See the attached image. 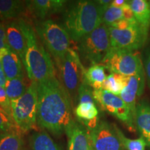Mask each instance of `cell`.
<instances>
[{
  "label": "cell",
  "mask_w": 150,
  "mask_h": 150,
  "mask_svg": "<svg viewBox=\"0 0 150 150\" xmlns=\"http://www.w3.org/2000/svg\"><path fill=\"white\" fill-rule=\"evenodd\" d=\"M29 150H62L45 131H38L29 138Z\"/></svg>",
  "instance_id": "obj_18"
},
{
  "label": "cell",
  "mask_w": 150,
  "mask_h": 150,
  "mask_svg": "<svg viewBox=\"0 0 150 150\" xmlns=\"http://www.w3.org/2000/svg\"><path fill=\"white\" fill-rule=\"evenodd\" d=\"M0 150H24V142L21 134H0Z\"/></svg>",
  "instance_id": "obj_24"
},
{
  "label": "cell",
  "mask_w": 150,
  "mask_h": 150,
  "mask_svg": "<svg viewBox=\"0 0 150 150\" xmlns=\"http://www.w3.org/2000/svg\"><path fill=\"white\" fill-rule=\"evenodd\" d=\"M25 2L19 0H0V18H17L26 11Z\"/></svg>",
  "instance_id": "obj_21"
},
{
  "label": "cell",
  "mask_w": 150,
  "mask_h": 150,
  "mask_svg": "<svg viewBox=\"0 0 150 150\" xmlns=\"http://www.w3.org/2000/svg\"><path fill=\"white\" fill-rule=\"evenodd\" d=\"M0 108L3 109L6 112L11 115V100L9 99L8 95L6 93L5 88L0 86Z\"/></svg>",
  "instance_id": "obj_30"
},
{
  "label": "cell",
  "mask_w": 150,
  "mask_h": 150,
  "mask_svg": "<svg viewBox=\"0 0 150 150\" xmlns=\"http://www.w3.org/2000/svg\"><path fill=\"white\" fill-rule=\"evenodd\" d=\"M137 22L136 20H132V21H129V20H127L123 19V20H120V21L116 22L115 23H113L112 25H110V27H112V28H115V29H120V30H123V29H128L132 26L133 24Z\"/></svg>",
  "instance_id": "obj_31"
},
{
  "label": "cell",
  "mask_w": 150,
  "mask_h": 150,
  "mask_svg": "<svg viewBox=\"0 0 150 150\" xmlns=\"http://www.w3.org/2000/svg\"><path fill=\"white\" fill-rule=\"evenodd\" d=\"M100 65L104 66L110 72L126 76H136L145 73L141 55L138 51L110 48Z\"/></svg>",
  "instance_id": "obj_7"
},
{
  "label": "cell",
  "mask_w": 150,
  "mask_h": 150,
  "mask_svg": "<svg viewBox=\"0 0 150 150\" xmlns=\"http://www.w3.org/2000/svg\"><path fill=\"white\" fill-rule=\"evenodd\" d=\"M6 47H8V45L6 41L5 24L0 22V50Z\"/></svg>",
  "instance_id": "obj_32"
},
{
  "label": "cell",
  "mask_w": 150,
  "mask_h": 150,
  "mask_svg": "<svg viewBox=\"0 0 150 150\" xmlns=\"http://www.w3.org/2000/svg\"><path fill=\"white\" fill-rule=\"evenodd\" d=\"M57 65L60 67L63 86L71 98H77L79 88L83 82L86 70L82 65L79 54L70 48Z\"/></svg>",
  "instance_id": "obj_8"
},
{
  "label": "cell",
  "mask_w": 150,
  "mask_h": 150,
  "mask_svg": "<svg viewBox=\"0 0 150 150\" xmlns=\"http://www.w3.org/2000/svg\"><path fill=\"white\" fill-rule=\"evenodd\" d=\"M108 31L111 49L130 51H137L145 45L149 33V30L138 22L123 30L108 27Z\"/></svg>",
  "instance_id": "obj_9"
},
{
  "label": "cell",
  "mask_w": 150,
  "mask_h": 150,
  "mask_svg": "<svg viewBox=\"0 0 150 150\" xmlns=\"http://www.w3.org/2000/svg\"><path fill=\"white\" fill-rule=\"evenodd\" d=\"M18 23L27 40V52L24 66L31 81H42L55 76L54 62L46 48L37 38L31 24L22 18Z\"/></svg>",
  "instance_id": "obj_3"
},
{
  "label": "cell",
  "mask_w": 150,
  "mask_h": 150,
  "mask_svg": "<svg viewBox=\"0 0 150 150\" xmlns=\"http://www.w3.org/2000/svg\"><path fill=\"white\" fill-rule=\"evenodd\" d=\"M3 133H18L22 131L17 126L13 117L0 108V134Z\"/></svg>",
  "instance_id": "obj_28"
},
{
  "label": "cell",
  "mask_w": 150,
  "mask_h": 150,
  "mask_svg": "<svg viewBox=\"0 0 150 150\" xmlns=\"http://www.w3.org/2000/svg\"><path fill=\"white\" fill-rule=\"evenodd\" d=\"M91 150H93V148H91Z\"/></svg>",
  "instance_id": "obj_37"
},
{
  "label": "cell",
  "mask_w": 150,
  "mask_h": 150,
  "mask_svg": "<svg viewBox=\"0 0 150 150\" xmlns=\"http://www.w3.org/2000/svg\"><path fill=\"white\" fill-rule=\"evenodd\" d=\"M37 123L52 134L66 133L74 123L71 98L56 76L37 83Z\"/></svg>",
  "instance_id": "obj_1"
},
{
  "label": "cell",
  "mask_w": 150,
  "mask_h": 150,
  "mask_svg": "<svg viewBox=\"0 0 150 150\" xmlns=\"http://www.w3.org/2000/svg\"><path fill=\"white\" fill-rule=\"evenodd\" d=\"M5 27L7 44L13 51L20 56L22 64L24 65L27 52V40L18 20L7 22Z\"/></svg>",
  "instance_id": "obj_13"
},
{
  "label": "cell",
  "mask_w": 150,
  "mask_h": 150,
  "mask_svg": "<svg viewBox=\"0 0 150 150\" xmlns=\"http://www.w3.org/2000/svg\"><path fill=\"white\" fill-rule=\"evenodd\" d=\"M93 90L91 86L86 84L84 82H82L79 86L78 91V104L80 103H93L96 104L94 100L93 95Z\"/></svg>",
  "instance_id": "obj_29"
},
{
  "label": "cell",
  "mask_w": 150,
  "mask_h": 150,
  "mask_svg": "<svg viewBox=\"0 0 150 150\" xmlns=\"http://www.w3.org/2000/svg\"><path fill=\"white\" fill-rule=\"evenodd\" d=\"M7 79L6 77L5 73L4 72L2 66H1V63H0V86L2 88H4L6 86V83Z\"/></svg>",
  "instance_id": "obj_35"
},
{
  "label": "cell",
  "mask_w": 150,
  "mask_h": 150,
  "mask_svg": "<svg viewBox=\"0 0 150 150\" xmlns=\"http://www.w3.org/2000/svg\"><path fill=\"white\" fill-rule=\"evenodd\" d=\"M124 19L122 9L108 5L106 6L102 16V23L107 27H110L116 22Z\"/></svg>",
  "instance_id": "obj_27"
},
{
  "label": "cell",
  "mask_w": 150,
  "mask_h": 150,
  "mask_svg": "<svg viewBox=\"0 0 150 150\" xmlns=\"http://www.w3.org/2000/svg\"><path fill=\"white\" fill-rule=\"evenodd\" d=\"M35 27L42 43L59 63L70 49V35L62 25L52 20L38 21Z\"/></svg>",
  "instance_id": "obj_4"
},
{
  "label": "cell",
  "mask_w": 150,
  "mask_h": 150,
  "mask_svg": "<svg viewBox=\"0 0 150 150\" xmlns=\"http://www.w3.org/2000/svg\"><path fill=\"white\" fill-rule=\"evenodd\" d=\"M145 89V73L129 76L128 83L120 97L127 104L134 118L136 112V97L140 96Z\"/></svg>",
  "instance_id": "obj_14"
},
{
  "label": "cell",
  "mask_w": 150,
  "mask_h": 150,
  "mask_svg": "<svg viewBox=\"0 0 150 150\" xmlns=\"http://www.w3.org/2000/svg\"><path fill=\"white\" fill-rule=\"evenodd\" d=\"M113 126L124 148L127 150H145L147 144L142 138L137 139H129L124 135L122 131L116 125H113Z\"/></svg>",
  "instance_id": "obj_26"
},
{
  "label": "cell",
  "mask_w": 150,
  "mask_h": 150,
  "mask_svg": "<svg viewBox=\"0 0 150 150\" xmlns=\"http://www.w3.org/2000/svg\"><path fill=\"white\" fill-rule=\"evenodd\" d=\"M74 115L78 120L82 123L93 120L98 117L99 111L96 104L93 103H80L74 108Z\"/></svg>",
  "instance_id": "obj_23"
},
{
  "label": "cell",
  "mask_w": 150,
  "mask_h": 150,
  "mask_svg": "<svg viewBox=\"0 0 150 150\" xmlns=\"http://www.w3.org/2000/svg\"><path fill=\"white\" fill-rule=\"evenodd\" d=\"M145 72L147 74V76L148 78L150 83V48L148 49L146 52V56L145 59Z\"/></svg>",
  "instance_id": "obj_34"
},
{
  "label": "cell",
  "mask_w": 150,
  "mask_h": 150,
  "mask_svg": "<svg viewBox=\"0 0 150 150\" xmlns=\"http://www.w3.org/2000/svg\"><path fill=\"white\" fill-rule=\"evenodd\" d=\"M106 6L101 5L98 1H67L62 13V27L71 39L79 42L103 24L102 16Z\"/></svg>",
  "instance_id": "obj_2"
},
{
  "label": "cell",
  "mask_w": 150,
  "mask_h": 150,
  "mask_svg": "<svg viewBox=\"0 0 150 150\" xmlns=\"http://www.w3.org/2000/svg\"><path fill=\"white\" fill-rule=\"evenodd\" d=\"M129 76L111 72L102 85V90L115 95H120L128 83Z\"/></svg>",
  "instance_id": "obj_22"
},
{
  "label": "cell",
  "mask_w": 150,
  "mask_h": 150,
  "mask_svg": "<svg viewBox=\"0 0 150 150\" xmlns=\"http://www.w3.org/2000/svg\"><path fill=\"white\" fill-rule=\"evenodd\" d=\"M0 63L7 80L23 76L22 60L9 47L0 50Z\"/></svg>",
  "instance_id": "obj_15"
},
{
  "label": "cell",
  "mask_w": 150,
  "mask_h": 150,
  "mask_svg": "<svg viewBox=\"0 0 150 150\" xmlns=\"http://www.w3.org/2000/svg\"><path fill=\"white\" fill-rule=\"evenodd\" d=\"M90 140L93 150H123L113 125L106 121H99L97 126L89 130Z\"/></svg>",
  "instance_id": "obj_11"
},
{
  "label": "cell",
  "mask_w": 150,
  "mask_h": 150,
  "mask_svg": "<svg viewBox=\"0 0 150 150\" xmlns=\"http://www.w3.org/2000/svg\"><path fill=\"white\" fill-rule=\"evenodd\" d=\"M127 1H126V0H114V1H112L110 5L117 8H122L127 3Z\"/></svg>",
  "instance_id": "obj_36"
},
{
  "label": "cell",
  "mask_w": 150,
  "mask_h": 150,
  "mask_svg": "<svg viewBox=\"0 0 150 150\" xmlns=\"http://www.w3.org/2000/svg\"><path fill=\"white\" fill-rule=\"evenodd\" d=\"M122 12H123V16H124V19L127 20H129V21H132V20H136L135 18L134 15L133 13V11L131 10L130 6L129 5L128 1L127 3L125 4L124 6L122 8Z\"/></svg>",
  "instance_id": "obj_33"
},
{
  "label": "cell",
  "mask_w": 150,
  "mask_h": 150,
  "mask_svg": "<svg viewBox=\"0 0 150 150\" xmlns=\"http://www.w3.org/2000/svg\"><path fill=\"white\" fill-rule=\"evenodd\" d=\"M11 115L22 132H27L37 122V83L31 81L26 93L16 100L11 101Z\"/></svg>",
  "instance_id": "obj_5"
},
{
  "label": "cell",
  "mask_w": 150,
  "mask_h": 150,
  "mask_svg": "<svg viewBox=\"0 0 150 150\" xmlns=\"http://www.w3.org/2000/svg\"><path fill=\"white\" fill-rule=\"evenodd\" d=\"M135 125L140 138L150 148V104L145 99L140 100L136 106Z\"/></svg>",
  "instance_id": "obj_17"
},
{
  "label": "cell",
  "mask_w": 150,
  "mask_h": 150,
  "mask_svg": "<svg viewBox=\"0 0 150 150\" xmlns=\"http://www.w3.org/2000/svg\"><path fill=\"white\" fill-rule=\"evenodd\" d=\"M27 88L24 80V76L7 80L5 91L11 101L16 100L22 97L27 91Z\"/></svg>",
  "instance_id": "obj_25"
},
{
  "label": "cell",
  "mask_w": 150,
  "mask_h": 150,
  "mask_svg": "<svg viewBox=\"0 0 150 150\" xmlns=\"http://www.w3.org/2000/svg\"><path fill=\"white\" fill-rule=\"evenodd\" d=\"M137 22L149 30L150 27V1L131 0L128 1Z\"/></svg>",
  "instance_id": "obj_20"
},
{
  "label": "cell",
  "mask_w": 150,
  "mask_h": 150,
  "mask_svg": "<svg viewBox=\"0 0 150 150\" xmlns=\"http://www.w3.org/2000/svg\"><path fill=\"white\" fill-rule=\"evenodd\" d=\"M67 136V150H91L89 132L81 124L74 122L65 133Z\"/></svg>",
  "instance_id": "obj_16"
},
{
  "label": "cell",
  "mask_w": 150,
  "mask_h": 150,
  "mask_svg": "<svg viewBox=\"0 0 150 150\" xmlns=\"http://www.w3.org/2000/svg\"><path fill=\"white\" fill-rule=\"evenodd\" d=\"M93 95L97 106L125 123L131 130H135V118L127 104L118 95L104 90H93Z\"/></svg>",
  "instance_id": "obj_10"
},
{
  "label": "cell",
  "mask_w": 150,
  "mask_h": 150,
  "mask_svg": "<svg viewBox=\"0 0 150 150\" xmlns=\"http://www.w3.org/2000/svg\"><path fill=\"white\" fill-rule=\"evenodd\" d=\"M26 8L33 18L45 20L51 15L63 13L67 1L64 0H32L24 1Z\"/></svg>",
  "instance_id": "obj_12"
},
{
  "label": "cell",
  "mask_w": 150,
  "mask_h": 150,
  "mask_svg": "<svg viewBox=\"0 0 150 150\" xmlns=\"http://www.w3.org/2000/svg\"><path fill=\"white\" fill-rule=\"evenodd\" d=\"M77 43L79 52L83 59L92 65L101 64L111 48L108 27L102 24Z\"/></svg>",
  "instance_id": "obj_6"
},
{
  "label": "cell",
  "mask_w": 150,
  "mask_h": 150,
  "mask_svg": "<svg viewBox=\"0 0 150 150\" xmlns=\"http://www.w3.org/2000/svg\"><path fill=\"white\" fill-rule=\"evenodd\" d=\"M106 70L107 69L102 65H92L84 73L83 82L94 90H102L103 83L107 77Z\"/></svg>",
  "instance_id": "obj_19"
}]
</instances>
